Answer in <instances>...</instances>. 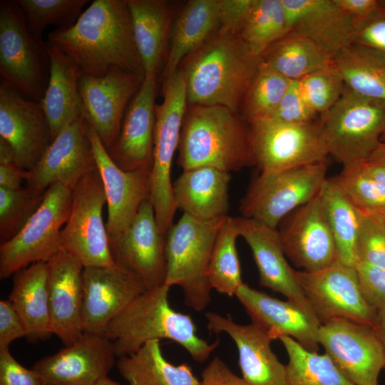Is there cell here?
Listing matches in <instances>:
<instances>
[{
	"mask_svg": "<svg viewBox=\"0 0 385 385\" xmlns=\"http://www.w3.org/2000/svg\"><path fill=\"white\" fill-rule=\"evenodd\" d=\"M82 74L101 76L119 68L145 78L127 0H95L76 23L48 34Z\"/></svg>",
	"mask_w": 385,
	"mask_h": 385,
	"instance_id": "obj_1",
	"label": "cell"
},
{
	"mask_svg": "<svg viewBox=\"0 0 385 385\" xmlns=\"http://www.w3.org/2000/svg\"><path fill=\"white\" fill-rule=\"evenodd\" d=\"M260 63L239 33L217 31L181 63L188 105L222 106L237 113Z\"/></svg>",
	"mask_w": 385,
	"mask_h": 385,
	"instance_id": "obj_2",
	"label": "cell"
},
{
	"mask_svg": "<svg viewBox=\"0 0 385 385\" xmlns=\"http://www.w3.org/2000/svg\"><path fill=\"white\" fill-rule=\"evenodd\" d=\"M170 287L163 285L138 296L108 326L117 358L137 351L151 340L169 339L183 347L197 362L206 361L218 346L200 338L192 318L177 312L170 304Z\"/></svg>",
	"mask_w": 385,
	"mask_h": 385,
	"instance_id": "obj_3",
	"label": "cell"
},
{
	"mask_svg": "<svg viewBox=\"0 0 385 385\" xmlns=\"http://www.w3.org/2000/svg\"><path fill=\"white\" fill-rule=\"evenodd\" d=\"M177 163L183 170L211 166L229 173L255 165L248 125L227 107L188 105Z\"/></svg>",
	"mask_w": 385,
	"mask_h": 385,
	"instance_id": "obj_4",
	"label": "cell"
},
{
	"mask_svg": "<svg viewBox=\"0 0 385 385\" xmlns=\"http://www.w3.org/2000/svg\"><path fill=\"white\" fill-rule=\"evenodd\" d=\"M224 218L204 221L183 213L166 234L165 284L179 287L185 305L197 312L204 310L211 302L208 267Z\"/></svg>",
	"mask_w": 385,
	"mask_h": 385,
	"instance_id": "obj_5",
	"label": "cell"
},
{
	"mask_svg": "<svg viewBox=\"0 0 385 385\" xmlns=\"http://www.w3.org/2000/svg\"><path fill=\"white\" fill-rule=\"evenodd\" d=\"M318 122L329 155L343 168L363 163L385 133V103L349 89L336 104L321 114Z\"/></svg>",
	"mask_w": 385,
	"mask_h": 385,
	"instance_id": "obj_6",
	"label": "cell"
},
{
	"mask_svg": "<svg viewBox=\"0 0 385 385\" xmlns=\"http://www.w3.org/2000/svg\"><path fill=\"white\" fill-rule=\"evenodd\" d=\"M188 108L186 84L181 70L163 82V101L155 105L150 200L160 232L166 235L178 210L173 197L171 166L178 149L183 122Z\"/></svg>",
	"mask_w": 385,
	"mask_h": 385,
	"instance_id": "obj_7",
	"label": "cell"
},
{
	"mask_svg": "<svg viewBox=\"0 0 385 385\" xmlns=\"http://www.w3.org/2000/svg\"><path fill=\"white\" fill-rule=\"evenodd\" d=\"M49 70L46 43L31 31L16 1H1V82L41 103Z\"/></svg>",
	"mask_w": 385,
	"mask_h": 385,
	"instance_id": "obj_8",
	"label": "cell"
},
{
	"mask_svg": "<svg viewBox=\"0 0 385 385\" xmlns=\"http://www.w3.org/2000/svg\"><path fill=\"white\" fill-rule=\"evenodd\" d=\"M72 189L57 183L45 192L38 207L23 228L0 245V278L37 262H47L61 249V232L67 222Z\"/></svg>",
	"mask_w": 385,
	"mask_h": 385,
	"instance_id": "obj_9",
	"label": "cell"
},
{
	"mask_svg": "<svg viewBox=\"0 0 385 385\" xmlns=\"http://www.w3.org/2000/svg\"><path fill=\"white\" fill-rule=\"evenodd\" d=\"M327 161L261 173L250 184L240 210L243 217L277 229L292 211L310 201L328 178Z\"/></svg>",
	"mask_w": 385,
	"mask_h": 385,
	"instance_id": "obj_10",
	"label": "cell"
},
{
	"mask_svg": "<svg viewBox=\"0 0 385 385\" xmlns=\"http://www.w3.org/2000/svg\"><path fill=\"white\" fill-rule=\"evenodd\" d=\"M255 165L274 173L327 161L318 120L293 123L267 118L247 122Z\"/></svg>",
	"mask_w": 385,
	"mask_h": 385,
	"instance_id": "obj_11",
	"label": "cell"
},
{
	"mask_svg": "<svg viewBox=\"0 0 385 385\" xmlns=\"http://www.w3.org/2000/svg\"><path fill=\"white\" fill-rule=\"evenodd\" d=\"M71 197L69 216L61 232V248L83 267L114 265L102 215L106 197L97 168L77 182Z\"/></svg>",
	"mask_w": 385,
	"mask_h": 385,
	"instance_id": "obj_12",
	"label": "cell"
},
{
	"mask_svg": "<svg viewBox=\"0 0 385 385\" xmlns=\"http://www.w3.org/2000/svg\"><path fill=\"white\" fill-rule=\"evenodd\" d=\"M304 297L321 324L344 319L373 327L378 312L365 300L356 268L337 260L315 272L295 270Z\"/></svg>",
	"mask_w": 385,
	"mask_h": 385,
	"instance_id": "obj_13",
	"label": "cell"
},
{
	"mask_svg": "<svg viewBox=\"0 0 385 385\" xmlns=\"http://www.w3.org/2000/svg\"><path fill=\"white\" fill-rule=\"evenodd\" d=\"M318 342L354 385H378L385 352L372 327L344 319L330 321L321 324Z\"/></svg>",
	"mask_w": 385,
	"mask_h": 385,
	"instance_id": "obj_14",
	"label": "cell"
},
{
	"mask_svg": "<svg viewBox=\"0 0 385 385\" xmlns=\"http://www.w3.org/2000/svg\"><path fill=\"white\" fill-rule=\"evenodd\" d=\"M165 240L148 199L129 227L109 240V245L115 263L138 277L147 289H153L165 285L166 279Z\"/></svg>",
	"mask_w": 385,
	"mask_h": 385,
	"instance_id": "obj_15",
	"label": "cell"
},
{
	"mask_svg": "<svg viewBox=\"0 0 385 385\" xmlns=\"http://www.w3.org/2000/svg\"><path fill=\"white\" fill-rule=\"evenodd\" d=\"M88 122L82 115L67 125L53 140L41 159L27 170L26 185L36 194H44L59 183L71 189L86 174L97 168Z\"/></svg>",
	"mask_w": 385,
	"mask_h": 385,
	"instance_id": "obj_16",
	"label": "cell"
},
{
	"mask_svg": "<svg viewBox=\"0 0 385 385\" xmlns=\"http://www.w3.org/2000/svg\"><path fill=\"white\" fill-rule=\"evenodd\" d=\"M279 226L284 254L297 267L315 272L337 260L336 245L319 193L286 216Z\"/></svg>",
	"mask_w": 385,
	"mask_h": 385,
	"instance_id": "obj_17",
	"label": "cell"
},
{
	"mask_svg": "<svg viewBox=\"0 0 385 385\" xmlns=\"http://www.w3.org/2000/svg\"><path fill=\"white\" fill-rule=\"evenodd\" d=\"M143 79L119 68H113L101 76H81L83 114L106 150L116 140L130 100Z\"/></svg>",
	"mask_w": 385,
	"mask_h": 385,
	"instance_id": "obj_18",
	"label": "cell"
},
{
	"mask_svg": "<svg viewBox=\"0 0 385 385\" xmlns=\"http://www.w3.org/2000/svg\"><path fill=\"white\" fill-rule=\"evenodd\" d=\"M0 138L11 147L15 163L29 170L52 142L50 126L40 102L0 83Z\"/></svg>",
	"mask_w": 385,
	"mask_h": 385,
	"instance_id": "obj_19",
	"label": "cell"
},
{
	"mask_svg": "<svg viewBox=\"0 0 385 385\" xmlns=\"http://www.w3.org/2000/svg\"><path fill=\"white\" fill-rule=\"evenodd\" d=\"M83 287V332L102 336L108 324L148 290L138 277L115 263L84 267Z\"/></svg>",
	"mask_w": 385,
	"mask_h": 385,
	"instance_id": "obj_20",
	"label": "cell"
},
{
	"mask_svg": "<svg viewBox=\"0 0 385 385\" xmlns=\"http://www.w3.org/2000/svg\"><path fill=\"white\" fill-rule=\"evenodd\" d=\"M87 122L88 135L106 197V227L111 240L129 227L142 203L150 199V171H125L119 168L110 158L96 131Z\"/></svg>",
	"mask_w": 385,
	"mask_h": 385,
	"instance_id": "obj_21",
	"label": "cell"
},
{
	"mask_svg": "<svg viewBox=\"0 0 385 385\" xmlns=\"http://www.w3.org/2000/svg\"><path fill=\"white\" fill-rule=\"evenodd\" d=\"M156 73H146L129 103L119 134L107 150L125 171L151 170L155 124Z\"/></svg>",
	"mask_w": 385,
	"mask_h": 385,
	"instance_id": "obj_22",
	"label": "cell"
},
{
	"mask_svg": "<svg viewBox=\"0 0 385 385\" xmlns=\"http://www.w3.org/2000/svg\"><path fill=\"white\" fill-rule=\"evenodd\" d=\"M112 342L106 337L83 333L81 338L34 366L46 385H96L115 363Z\"/></svg>",
	"mask_w": 385,
	"mask_h": 385,
	"instance_id": "obj_23",
	"label": "cell"
},
{
	"mask_svg": "<svg viewBox=\"0 0 385 385\" xmlns=\"http://www.w3.org/2000/svg\"><path fill=\"white\" fill-rule=\"evenodd\" d=\"M207 327L214 334L225 333L234 342L242 377L251 385H289L287 366L271 348L273 340L260 325L240 324L230 316L208 312Z\"/></svg>",
	"mask_w": 385,
	"mask_h": 385,
	"instance_id": "obj_24",
	"label": "cell"
},
{
	"mask_svg": "<svg viewBox=\"0 0 385 385\" xmlns=\"http://www.w3.org/2000/svg\"><path fill=\"white\" fill-rule=\"evenodd\" d=\"M47 284L52 334L65 346L83 335V266L62 248L47 262Z\"/></svg>",
	"mask_w": 385,
	"mask_h": 385,
	"instance_id": "obj_25",
	"label": "cell"
},
{
	"mask_svg": "<svg viewBox=\"0 0 385 385\" xmlns=\"http://www.w3.org/2000/svg\"><path fill=\"white\" fill-rule=\"evenodd\" d=\"M235 297L255 322L273 340L289 337L312 351L319 349L321 324L309 311L287 299L281 300L243 283Z\"/></svg>",
	"mask_w": 385,
	"mask_h": 385,
	"instance_id": "obj_26",
	"label": "cell"
},
{
	"mask_svg": "<svg viewBox=\"0 0 385 385\" xmlns=\"http://www.w3.org/2000/svg\"><path fill=\"white\" fill-rule=\"evenodd\" d=\"M235 220L240 237L252 251L260 285L283 294L287 299L312 312L296 278L295 270L287 260L277 229L243 217H235Z\"/></svg>",
	"mask_w": 385,
	"mask_h": 385,
	"instance_id": "obj_27",
	"label": "cell"
},
{
	"mask_svg": "<svg viewBox=\"0 0 385 385\" xmlns=\"http://www.w3.org/2000/svg\"><path fill=\"white\" fill-rule=\"evenodd\" d=\"M289 33L302 35L332 58L354 42L357 22L334 0H282Z\"/></svg>",
	"mask_w": 385,
	"mask_h": 385,
	"instance_id": "obj_28",
	"label": "cell"
},
{
	"mask_svg": "<svg viewBox=\"0 0 385 385\" xmlns=\"http://www.w3.org/2000/svg\"><path fill=\"white\" fill-rule=\"evenodd\" d=\"M230 179L229 172L211 166L183 170L173 183L177 209L204 221L228 216Z\"/></svg>",
	"mask_w": 385,
	"mask_h": 385,
	"instance_id": "obj_29",
	"label": "cell"
},
{
	"mask_svg": "<svg viewBox=\"0 0 385 385\" xmlns=\"http://www.w3.org/2000/svg\"><path fill=\"white\" fill-rule=\"evenodd\" d=\"M49 78L41 101L48 120L53 140L70 123L82 115L79 91L82 73L77 64L59 48L47 42Z\"/></svg>",
	"mask_w": 385,
	"mask_h": 385,
	"instance_id": "obj_30",
	"label": "cell"
},
{
	"mask_svg": "<svg viewBox=\"0 0 385 385\" xmlns=\"http://www.w3.org/2000/svg\"><path fill=\"white\" fill-rule=\"evenodd\" d=\"M9 300L24 324L26 338L43 341L52 334L50 323L47 264L37 262L16 272Z\"/></svg>",
	"mask_w": 385,
	"mask_h": 385,
	"instance_id": "obj_31",
	"label": "cell"
},
{
	"mask_svg": "<svg viewBox=\"0 0 385 385\" xmlns=\"http://www.w3.org/2000/svg\"><path fill=\"white\" fill-rule=\"evenodd\" d=\"M220 29V0L188 1L172 24L170 48L162 77L179 69L183 61Z\"/></svg>",
	"mask_w": 385,
	"mask_h": 385,
	"instance_id": "obj_32",
	"label": "cell"
},
{
	"mask_svg": "<svg viewBox=\"0 0 385 385\" xmlns=\"http://www.w3.org/2000/svg\"><path fill=\"white\" fill-rule=\"evenodd\" d=\"M133 36L145 73H156L172 27L173 11L162 0H127Z\"/></svg>",
	"mask_w": 385,
	"mask_h": 385,
	"instance_id": "obj_33",
	"label": "cell"
},
{
	"mask_svg": "<svg viewBox=\"0 0 385 385\" xmlns=\"http://www.w3.org/2000/svg\"><path fill=\"white\" fill-rule=\"evenodd\" d=\"M116 366L128 385H201L188 364L167 361L160 340L148 342L135 353L118 358Z\"/></svg>",
	"mask_w": 385,
	"mask_h": 385,
	"instance_id": "obj_34",
	"label": "cell"
},
{
	"mask_svg": "<svg viewBox=\"0 0 385 385\" xmlns=\"http://www.w3.org/2000/svg\"><path fill=\"white\" fill-rule=\"evenodd\" d=\"M346 87L385 103V53L351 43L333 57Z\"/></svg>",
	"mask_w": 385,
	"mask_h": 385,
	"instance_id": "obj_35",
	"label": "cell"
},
{
	"mask_svg": "<svg viewBox=\"0 0 385 385\" xmlns=\"http://www.w3.org/2000/svg\"><path fill=\"white\" fill-rule=\"evenodd\" d=\"M319 197L336 245L337 260L356 268L359 262V212L339 188L334 177L327 179Z\"/></svg>",
	"mask_w": 385,
	"mask_h": 385,
	"instance_id": "obj_36",
	"label": "cell"
},
{
	"mask_svg": "<svg viewBox=\"0 0 385 385\" xmlns=\"http://www.w3.org/2000/svg\"><path fill=\"white\" fill-rule=\"evenodd\" d=\"M333 58L311 39L288 33L260 56V63L290 81H299L328 66Z\"/></svg>",
	"mask_w": 385,
	"mask_h": 385,
	"instance_id": "obj_37",
	"label": "cell"
},
{
	"mask_svg": "<svg viewBox=\"0 0 385 385\" xmlns=\"http://www.w3.org/2000/svg\"><path fill=\"white\" fill-rule=\"evenodd\" d=\"M279 340L288 356L289 385H354L326 353L309 351L289 337Z\"/></svg>",
	"mask_w": 385,
	"mask_h": 385,
	"instance_id": "obj_38",
	"label": "cell"
},
{
	"mask_svg": "<svg viewBox=\"0 0 385 385\" xmlns=\"http://www.w3.org/2000/svg\"><path fill=\"white\" fill-rule=\"evenodd\" d=\"M238 237L235 217L227 216L218 230L208 267L207 276L212 289L228 297L235 296L238 288L244 283L236 247Z\"/></svg>",
	"mask_w": 385,
	"mask_h": 385,
	"instance_id": "obj_39",
	"label": "cell"
},
{
	"mask_svg": "<svg viewBox=\"0 0 385 385\" xmlns=\"http://www.w3.org/2000/svg\"><path fill=\"white\" fill-rule=\"evenodd\" d=\"M288 33L282 0H254L239 31L245 43L259 57Z\"/></svg>",
	"mask_w": 385,
	"mask_h": 385,
	"instance_id": "obj_40",
	"label": "cell"
},
{
	"mask_svg": "<svg viewBox=\"0 0 385 385\" xmlns=\"http://www.w3.org/2000/svg\"><path fill=\"white\" fill-rule=\"evenodd\" d=\"M290 81L260 63L240 106L247 122L272 117Z\"/></svg>",
	"mask_w": 385,
	"mask_h": 385,
	"instance_id": "obj_41",
	"label": "cell"
},
{
	"mask_svg": "<svg viewBox=\"0 0 385 385\" xmlns=\"http://www.w3.org/2000/svg\"><path fill=\"white\" fill-rule=\"evenodd\" d=\"M334 178L358 212L385 223L384 184L366 175L359 165L343 168Z\"/></svg>",
	"mask_w": 385,
	"mask_h": 385,
	"instance_id": "obj_42",
	"label": "cell"
},
{
	"mask_svg": "<svg viewBox=\"0 0 385 385\" xmlns=\"http://www.w3.org/2000/svg\"><path fill=\"white\" fill-rule=\"evenodd\" d=\"M31 31L41 38L48 26L58 29L73 26L88 0H17Z\"/></svg>",
	"mask_w": 385,
	"mask_h": 385,
	"instance_id": "obj_43",
	"label": "cell"
},
{
	"mask_svg": "<svg viewBox=\"0 0 385 385\" xmlns=\"http://www.w3.org/2000/svg\"><path fill=\"white\" fill-rule=\"evenodd\" d=\"M44 194L26 186L12 189L0 186V242L14 237L38 207Z\"/></svg>",
	"mask_w": 385,
	"mask_h": 385,
	"instance_id": "obj_44",
	"label": "cell"
},
{
	"mask_svg": "<svg viewBox=\"0 0 385 385\" xmlns=\"http://www.w3.org/2000/svg\"><path fill=\"white\" fill-rule=\"evenodd\" d=\"M309 106L319 115L332 108L342 96L345 84L333 61L299 81Z\"/></svg>",
	"mask_w": 385,
	"mask_h": 385,
	"instance_id": "obj_45",
	"label": "cell"
},
{
	"mask_svg": "<svg viewBox=\"0 0 385 385\" xmlns=\"http://www.w3.org/2000/svg\"><path fill=\"white\" fill-rule=\"evenodd\" d=\"M359 213L358 239L359 262L385 269V223Z\"/></svg>",
	"mask_w": 385,
	"mask_h": 385,
	"instance_id": "obj_46",
	"label": "cell"
},
{
	"mask_svg": "<svg viewBox=\"0 0 385 385\" xmlns=\"http://www.w3.org/2000/svg\"><path fill=\"white\" fill-rule=\"evenodd\" d=\"M319 115L305 101L299 81H291L279 106L272 118L293 123H305L317 120Z\"/></svg>",
	"mask_w": 385,
	"mask_h": 385,
	"instance_id": "obj_47",
	"label": "cell"
},
{
	"mask_svg": "<svg viewBox=\"0 0 385 385\" xmlns=\"http://www.w3.org/2000/svg\"><path fill=\"white\" fill-rule=\"evenodd\" d=\"M356 270L366 302L377 312H385V269L359 262Z\"/></svg>",
	"mask_w": 385,
	"mask_h": 385,
	"instance_id": "obj_48",
	"label": "cell"
},
{
	"mask_svg": "<svg viewBox=\"0 0 385 385\" xmlns=\"http://www.w3.org/2000/svg\"><path fill=\"white\" fill-rule=\"evenodd\" d=\"M353 43L385 53V1H379L378 10L356 24Z\"/></svg>",
	"mask_w": 385,
	"mask_h": 385,
	"instance_id": "obj_49",
	"label": "cell"
},
{
	"mask_svg": "<svg viewBox=\"0 0 385 385\" xmlns=\"http://www.w3.org/2000/svg\"><path fill=\"white\" fill-rule=\"evenodd\" d=\"M0 385H46L35 369H27L11 355L9 348L0 349Z\"/></svg>",
	"mask_w": 385,
	"mask_h": 385,
	"instance_id": "obj_50",
	"label": "cell"
},
{
	"mask_svg": "<svg viewBox=\"0 0 385 385\" xmlns=\"http://www.w3.org/2000/svg\"><path fill=\"white\" fill-rule=\"evenodd\" d=\"M26 337L19 314L9 299L0 301V349L9 348L14 340Z\"/></svg>",
	"mask_w": 385,
	"mask_h": 385,
	"instance_id": "obj_51",
	"label": "cell"
},
{
	"mask_svg": "<svg viewBox=\"0 0 385 385\" xmlns=\"http://www.w3.org/2000/svg\"><path fill=\"white\" fill-rule=\"evenodd\" d=\"M254 0H220V31L239 33Z\"/></svg>",
	"mask_w": 385,
	"mask_h": 385,
	"instance_id": "obj_52",
	"label": "cell"
},
{
	"mask_svg": "<svg viewBox=\"0 0 385 385\" xmlns=\"http://www.w3.org/2000/svg\"><path fill=\"white\" fill-rule=\"evenodd\" d=\"M201 385H251L237 376L220 358L215 356L201 374Z\"/></svg>",
	"mask_w": 385,
	"mask_h": 385,
	"instance_id": "obj_53",
	"label": "cell"
},
{
	"mask_svg": "<svg viewBox=\"0 0 385 385\" xmlns=\"http://www.w3.org/2000/svg\"><path fill=\"white\" fill-rule=\"evenodd\" d=\"M346 13L358 23L371 17L379 9L378 0H334Z\"/></svg>",
	"mask_w": 385,
	"mask_h": 385,
	"instance_id": "obj_54",
	"label": "cell"
},
{
	"mask_svg": "<svg viewBox=\"0 0 385 385\" xmlns=\"http://www.w3.org/2000/svg\"><path fill=\"white\" fill-rule=\"evenodd\" d=\"M359 165L366 175L385 185V140H381L372 153Z\"/></svg>",
	"mask_w": 385,
	"mask_h": 385,
	"instance_id": "obj_55",
	"label": "cell"
},
{
	"mask_svg": "<svg viewBox=\"0 0 385 385\" xmlns=\"http://www.w3.org/2000/svg\"><path fill=\"white\" fill-rule=\"evenodd\" d=\"M27 170L15 163H0V186L18 189L26 181Z\"/></svg>",
	"mask_w": 385,
	"mask_h": 385,
	"instance_id": "obj_56",
	"label": "cell"
},
{
	"mask_svg": "<svg viewBox=\"0 0 385 385\" xmlns=\"http://www.w3.org/2000/svg\"><path fill=\"white\" fill-rule=\"evenodd\" d=\"M372 328L381 341L385 352V312H378L376 322Z\"/></svg>",
	"mask_w": 385,
	"mask_h": 385,
	"instance_id": "obj_57",
	"label": "cell"
},
{
	"mask_svg": "<svg viewBox=\"0 0 385 385\" xmlns=\"http://www.w3.org/2000/svg\"><path fill=\"white\" fill-rule=\"evenodd\" d=\"M96 385H120L115 381L109 379L108 376L101 380Z\"/></svg>",
	"mask_w": 385,
	"mask_h": 385,
	"instance_id": "obj_58",
	"label": "cell"
},
{
	"mask_svg": "<svg viewBox=\"0 0 385 385\" xmlns=\"http://www.w3.org/2000/svg\"><path fill=\"white\" fill-rule=\"evenodd\" d=\"M381 140H385V133L381 136Z\"/></svg>",
	"mask_w": 385,
	"mask_h": 385,
	"instance_id": "obj_59",
	"label": "cell"
}]
</instances>
